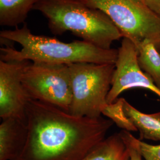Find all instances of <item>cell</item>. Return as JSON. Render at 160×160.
<instances>
[{"instance_id":"cell-3","label":"cell","mask_w":160,"mask_h":160,"mask_svg":"<svg viewBox=\"0 0 160 160\" xmlns=\"http://www.w3.org/2000/svg\"><path fill=\"white\" fill-rule=\"evenodd\" d=\"M33 9L48 18L53 34L69 31L86 42L104 49H111L114 41L123 38L106 14L81 0H39Z\"/></svg>"},{"instance_id":"cell-1","label":"cell","mask_w":160,"mask_h":160,"mask_svg":"<svg viewBox=\"0 0 160 160\" xmlns=\"http://www.w3.org/2000/svg\"><path fill=\"white\" fill-rule=\"evenodd\" d=\"M28 138L13 160H81L105 139L113 122L102 117H77L51 104L30 100Z\"/></svg>"},{"instance_id":"cell-13","label":"cell","mask_w":160,"mask_h":160,"mask_svg":"<svg viewBox=\"0 0 160 160\" xmlns=\"http://www.w3.org/2000/svg\"><path fill=\"white\" fill-rule=\"evenodd\" d=\"M139 67L160 89V51L154 43L143 40L137 48Z\"/></svg>"},{"instance_id":"cell-5","label":"cell","mask_w":160,"mask_h":160,"mask_svg":"<svg viewBox=\"0 0 160 160\" xmlns=\"http://www.w3.org/2000/svg\"><path fill=\"white\" fill-rule=\"evenodd\" d=\"M106 14L119 29L123 38L136 48L143 40L152 42L160 51V18L141 0H81Z\"/></svg>"},{"instance_id":"cell-15","label":"cell","mask_w":160,"mask_h":160,"mask_svg":"<svg viewBox=\"0 0 160 160\" xmlns=\"http://www.w3.org/2000/svg\"><path fill=\"white\" fill-rule=\"evenodd\" d=\"M119 134L128 149L130 160H142L143 157L139 149L138 139L133 136L129 132L126 131L122 130Z\"/></svg>"},{"instance_id":"cell-2","label":"cell","mask_w":160,"mask_h":160,"mask_svg":"<svg viewBox=\"0 0 160 160\" xmlns=\"http://www.w3.org/2000/svg\"><path fill=\"white\" fill-rule=\"evenodd\" d=\"M0 38L22 46L20 51L8 45L1 48V60L4 61H29L65 65L80 62L114 64L118 55V49H104L84 40L65 43L49 37L34 35L26 23L21 29L1 31Z\"/></svg>"},{"instance_id":"cell-17","label":"cell","mask_w":160,"mask_h":160,"mask_svg":"<svg viewBox=\"0 0 160 160\" xmlns=\"http://www.w3.org/2000/svg\"><path fill=\"white\" fill-rule=\"evenodd\" d=\"M149 9L160 18V0H141Z\"/></svg>"},{"instance_id":"cell-4","label":"cell","mask_w":160,"mask_h":160,"mask_svg":"<svg viewBox=\"0 0 160 160\" xmlns=\"http://www.w3.org/2000/svg\"><path fill=\"white\" fill-rule=\"evenodd\" d=\"M72 100L69 113L98 118L108 104L115 63L80 62L68 65Z\"/></svg>"},{"instance_id":"cell-8","label":"cell","mask_w":160,"mask_h":160,"mask_svg":"<svg viewBox=\"0 0 160 160\" xmlns=\"http://www.w3.org/2000/svg\"><path fill=\"white\" fill-rule=\"evenodd\" d=\"M29 61H0V117L15 118L27 123L26 110L30 100L22 84Z\"/></svg>"},{"instance_id":"cell-6","label":"cell","mask_w":160,"mask_h":160,"mask_svg":"<svg viewBox=\"0 0 160 160\" xmlns=\"http://www.w3.org/2000/svg\"><path fill=\"white\" fill-rule=\"evenodd\" d=\"M22 81L30 100L69 112L72 90L68 65L30 62L24 70Z\"/></svg>"},{"instance_id":"cell-14","label":"cell","mask_w":160,"mask_h":160,"mask_svg":"<svg viewBox=\"0 0 160 160\" xmlns=\"http://www.w3.org/2000/svg\"><path fill=\"white\" fill-rule=\"evenodd\" d=\"M124 98H118L114 102L106 104L102 110V114L108 117L123 131H138L137 128L126 116L123 109Z\"/></svg>"},{"instance_id":"cell-7","label":"cell","mask_w":160,"mask_h":160,"mask_svg":"<svg viewBox=\"0 0 160 160\" xmlns=\"http://www.w3.org/2000/svg\"><path fill=\"white\" fill-rule=\"evenodd\" d=\"M133 88H142L153 92L160 98V89L139 67L136 46L127 38H123L115 63L111 88L107 103L114 102L123 92Z\"/></svg>"},{"instance_id":"cell-16","label":"cell","mask_w":160,"mask_h":160,"mask_svg":"<svg viewBox=\"0 0 160 160\" xmlns=\"http://www.w3.org/2000/svg\"><path fill=\"white\" fill-rule=\"evenodd\" d=\"M141 154L145 160H160V145H151L138 139Z\"/></svg>"},{"instance_id":"cell-11","label":"cell","mask_w":160,"mask_h":160,"mask_svg":"<svg viewBox=\"0 0 160 160\" xmlns=\"http://www.w3.org/2000/svg\"><path fill=\"white\" fill-rule=\"evenodd\" d=\"M81 160H130V155L119 133L105 138Z\"/></svg>"},{"instance_id":"cell-10","label":"cell","mask_w":160,"mask_h":160,"mask_svg":"<svg viewBox=\"0 0 160 160\" xmlns=\"http://www.w3.org/2000/svg\"><path fill=\"white\" fill-rule=\"evenodd\" d=\"M123 109L126 116L139 132V140L160 141V112L145 113L134 108L125 98Z\"/></svg>"},{"instance_id":"cell-9","label":"cell","mask_w":160,"mask_h":160,"mask_svg":"<svg viewBox=\"0 0 160 160\" xmlns=\"http://www.w3.org/2000/svg\"><path fill=\"white\" fill-rule=\"evenodd\" d=\"M27 123L15 118L2 119L0 125V160L16 158L26 143Z\"/></svg>"},{"instance_id":"cell-12","label":"cell","mask_w":160,"mask_h":160,"mask_svg":"<svg viewBox=\"0 0 160 160\" xmlns=\"http://www.w3.org/2000/svg\"><path fill=\"white\" fill-rule=\"evenodd\" d=\"M39 0H0V24L17 26L24 23Z\"/></svg>"}]
</instances>
